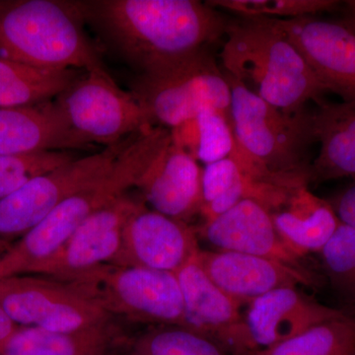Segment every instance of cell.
<instances>
[{
  "label": "cell",
  "instance_id": "30",
  "mask_svg": "<svg viewBox=\"0 0 355 355\" xmlns=\"http://www.w3.org/2000/svg\"><path fill=\"white\" fill-rule=\"evenodd\" d=\"M214 8L223 9L244 18H291L315 16L333 10L340 1L335 0H210L205 1Z\"/></svg>",
  "mask_w": 355,
  "mask_h": 355
},
{
  "label": "cell",
  "instance_id": "19",
  "mask_svg": "<svg viewBox=\"0 0 355 355\" xmlns=\"http://www.w3.org/2000/svg\"><path fill=\"white\" fill-rule=\"evenodd\" d=\"M67 123L55 100L0 108V155L92 148Z\"/></svg>",
  "mask_w": 355,
  "mask_h": 355
},
{
  "label": "cell",
  "instance_id": "9",
  "mask_svg": "<svg viewBox=\"0 0 355 355\" xmlns=\"http://www.w3.org/2000/svg\"><path fill=\"white\" fill-rule=\"evenodd\" d=\"M139 133L35 178L0 200V239L22 237L65 200L104 176Z\"/></svg>",
  "mask_w": 355,
  "mask_h": 355
},
{
  "label": "cell",
  "instance_id": "16",
  "mask_svg": "<svg viewBox=\"0 0 355 355\" xmlns=\"http://www.w3.org/2000/svg\"><path fill=\"white\" fill-rule=\"evenodd\" d=\"M197 233L219 251L263 257L310 272L303 263L304 258L292 251L280 237L270 210L254 200H242L220 216L203 222Z\"/></svg>",
  "mask_w": 355,
  "mask_h": 355
},
{
  "label": "cell",
  "instance_id": "26",
  "mask_svg": "<svg viewBox=\"0 0 355 355\" xmlns=\"http://www.w3.org/2000/svg\"><path fill=\"white\" fill-rule=\"evenodd\" d=\"M355 352V315L329 320L249 355H352Z\"/></svg>",
  "mask_w": 355,
  "mask_h": 355
},
{
  "label": "cell",
  "instance_id": "14",
  "mask_svg": "<svg viewBox=\"0 0 355 355\" xmlns=\"http://www.w3.org/2000/svg\"><path fill=\"white\" fill-rule=\"evenodd\" d=\"M319 302L297 286H282L248 303L243 312L247 355L270 349L318 324L345 316Z\"/></svg>",
  "mask_w": 355,
  "mask_h": 355
},
{
  "label": "cell",
  "instance_id": "5",
  "mask_svg": "<svg viewBox=\"0 0 355 355\" xmlns=\"http://www.w3.org/2000/svg\"><path fill=\"white\" fill-rule=\"evenodd\" d=\"M132 92L153 127L175 128L205 108L218 110L232 121L231 88L209 49L149 72L133 81Z\"/></svg>",
  "mask_w": 355,
  "mask_h": 355
},
{
  "label": "cell",
  "instance_id": "13",
  "mask_svg": "<svg viewBox=\"0 0 355 355\" xmlns=\"http://www.w3.org/2000/svg\"><path fill=\"white\" fill-rule=\"evenodd\" d=\"M200 251L197 230L146 203L128 219L114 265L140 266L176 273Z\"/></svg>",
  "mask_w": 355,
  "mask_h": 355
},
{
  "label": "cell",
  "instance_id": "23",
  "mask_svg": "<svg viewBox=\"0 0 355 355\" xmlns=\"http://www.w3.org/2000/svg\"><path fill=\"white\" fill-rule=\"evenodd\" d=\"M111 324L71 333L23 327L0 349V355H107L121 345Z\"/></svg>",
  "mask_w": 355,
  "mask_h": 355
},
{
  "label": "cell",
  "instance_id": "10",
  "mask_svg": "<svg viewBox=\"0 0 355 355\" xmlns=\"http://www.w3.org/2000/svg\"><path fill=\"white\" fill-rule=\"evenodd\" d=\"M0 307L19 326L60 333L107 326L113 317L65 282L43 275L0 280Z\"/></svg>",
  "mask_w": 355,
  "mask_h": 355
},
{
  "label": "cell",
  "instance_id": "2",
  "mask_svg": "<svg viewBox=\"0 0 355 355\" xmlns=\"http://www.w3.org/2000/svg\"><path fill=\"white\" fill-rule=\"evenodd\" d=\"M171 139V130L163 127H150L139 132L104 176L65 200L11 245L0 258V280L32 275L55 256L89 216L137 186Z\"/></svg>",
  "mask_w": 355,
  "mask_h": 355
},
{
  "label": "cell",
  "instance_id": "18",
  "mask_svg": "<svg viewBox=\"0 0 355 355\" xmlns=\"http://www.w3.org/2000/svg\"><path fill=\"white\" fill-rule=\"evenodd\" d=\"M202 177L197 159L172 137L135 188L155 211L188 222L202 209Z\"/></svg>",
  "mask_w": 355,
  "mask_h": 355
},
{
  "label": "cell",
  "instance_id": "29",
  "mask_svg": "<svg viewBox=\"0 0 355 355\" xmlns=\"http://www.w3.org/2000/svg\"><path fill=\"white\" fill-rule=\"evenodd\" d=\"M76 158L72 151L0 155V200L20 190L35 178Z\"/></svg>",
  "mask_w": 355,
  "mask_h": 355
},
{
  "label": "cell",
  "instance_id": "25",
  "mask_svg": "<svg viewBox=\"0 0 355 355\" xmlns=\"http://www.w3.org/2000/svg\"><path fill=\"white\" fill-rule=\"evenodd\" d=\"M177 141L203 164L230 156L235 146L232 121L214 108L202 109L175 130Z\"/></svg>",
  "mask_w": 355,
  "mask_h": 355
},
{
  "label": "cell",
  "instance_id": "17",
  "mask_svg": "<svg viewBox=\"0 0 355 355\" xmlns=\"http://www.w3.org/2000/svg\"><path fill=\"white\" fill-rule=\"evenodd\" d=\"M197 260L207 277L242 305L279 287L320 286V280L311 270H297L253 254L200 249Z\"/></svg>",
  "mask_w": 355,
  "mask_h": 355
},
{
  "label": "cell",
  "instance_id": "22",
  "mask_svg": "<svg viewBox=\"0 0 355 355\" xmlns=\"http://www.w3.org/2000/svg\"><path fill=\"white\" fill-rule=\"evenodd\" d=\"M270 214L282 239L302 258L320 253L340 225L328 200L314 195L308 184L296 189Z\"/></svg>",
  "mask_w": 355,
  "mask_h": 355
},
{
  "label": "cell",
  "instance_id": "24",
  "mask_svg": "<svg viewBox=\"0 0 355 355\" xmlns=\"http://www.w3.org/2000/svg\"><path fill=\"white\" fill-rule=\"evenodd\" d=\"M83 73L81 69H44L0 60V108L55 100Z\"/></svg>",
  "mask_w": 355,
  "mask_h": 355
},
{
  "label": "cell",
  "instance_id": "12",
  "mask_svg": "<svg viewBox=\"0 0 355 355\" xmlns=\"http://www.w3.org/2000/svg\"><path fill=\"white\" fill-rule=\"evenodd\" d=\"M144 203V198L133 197L128 191L98 210L79 226L55 256L32 275L67 282L95 266L114 263L121 251L123 227Z\"/></svg>",
  "mask_w": 355,
  "mask_h": 355
},
{
  "label": "cell",
  "instance_id": "1",
  "mask_svg": "<svg viewBox=\"0 0 355 355\" xmlns=\"http://www.w3.org/2000/svg\"><path fill=\"white\" fill-rule=\"evenodd\" d=\"M84 22L140 74L209 49L228 22L197 0H83Z\"/></svg>",
  "mask_w": 355,
  "mask_h": 355
},
{
  "label": "cell",
  "instance_id": "15",
  "mask_svg": "<svg viewBox=\"0 0 355 355\" xmlns=\"http://www.w3.org/2000/svg\"><path fill=\"white\" fill-rule=\"evenodd\" d=\"M175 275L183 294V328L216 340L236 355H247L241 303L207 277L197 257Z\"/></svg>",
  "mask_w": 355,
  "mask_h": 355
},
{
  "label": "cell",
  "instance_id": "20",
  "mask_svg": "<svg viewBox=\"0 0 355 355\" xmlns=\"http://www.w3.org/2000/svg\"><path fill=\"white\" fill-rule=\"evenodd\" d=\"M200 214L211 220L242 200L260 202L270 212L284 205L296 188L273 183L251 174L231 157L210 163L202 169Z\"/></svg>",
  "mask_w": 355,
  "mask_h": 355
},
{
  "label": "cell",
  "instance_id": "33",
  "mask_svg": "<svg viewBox=\"0 0 355 355\" xmlns=\"http://www.w3.org/2000/svg\"><path fill=\"white\" fill-rule=\"evenodd\" d=\"M345 3L347 7V17L342 22L355 32V0H350Z\"/></svg>",
  "mask_w": 355,
  "mask_h": 355
},
{
  "label": "cell",
  "instance_id": "32",
  "mask_svg": "<svg viewBox=\"0 0 355 355\" xmlns=\"http://www.w3.org/2000/svg\"><path fill=\"white\" fill-rule=\"evenodd\" d=\"M20 326L15 323L10 317L7 315L6 311L0 307V349L10 340Z\"/></svg>",
  "mask_w": 355,
  "mask_h": 355
},
{
  "label": "cell",
  "instance_id": "28",
  "mask_svg": "<svg viewBox=\"0 0 355 355\" xmlns=\"http://www.w3.org/2000/svg\"><path fill=\"white\" fill-rule=\"evenodd\" d=\"M319 254L331 287L355 302V227L340 223Z\"/></svg>",
  "mask_w": 355,
  "mask_h": 355
},
{
  "label": "cell",
  "instance_id": "11",
  "mask_svg": "<svg viewBox=\"0 0 355 355\" xmlns=\"http://www.w3.org/2000/svg\"><path fill=\"white\" fill-rule=\"evenodd\" d=\"M296 46L324 91L355 102V32L315 16L272 19Z\"/></svg>",
  "mask_w": 355,
  "mask_h": 355
},
{
  "label": "cell",
  "instance_id": "4",
  "mask_svg": "<svg viewBox=\"0 0 355 355\" xmlns=\"http://www.w3.org/2000/svg\"><path fill=\"white\" fill-rule=\"evenodd\" d=\"M84 24L77 1H0V60L55 70L99 67Z\"/></svg>",
  "mask_w": 355,
  "mask_h": 355
},
{
  "label": "cell",
  "instance_id": "7",
  "mask_svg": "<svg viewBox=\"0 0 355 355\" xmlns=\"http://www.w3.org/2000/svg\"><path fill=\"white\" fill-rule=\"evenodd\" d=\"M224 74L231 88L236 144L243 153L275 174L307 178L306 150L314 141L311 113H284Z\"/></svg>",
  "mask_w": 355,
  "mask_h": 355
},
{
  "label": "cell",
  "instance_id": "31",
  "mask_svg": "<svg viewBox=\"0 0 355 355\" xmlns=\"http://www.w3.org/2000/svg\"><path fill=\"white\" fill-rule=\"evenodd\" d=\"M340 223L355 227V181L328 200Z\"/></svg>",
  "mask_w": 355,
  "mask_h": 355
},
{
  "label": "cell",
  "instance_id": "34",
  "mask_svg": "<svg viewBox=\"0 0 355 355\" xmlns=\"http://www.w3.org/2000/svg\"><path fill=\"white\" fill-rule=\"evenodd\" d=\"M10 246V243L6 241V240L0 239V258H1L2 254L6 253Z\"/></svg>",
  "mask_w": 355,
  "mask_h": 355
},
{
  "label": "cell",
  "instance_id": "8",
  "mask_svg": "<svg viewBox=\"0 0 355 355\" xmlns=\"http://www.w3.org/2000/svg\"><path fill=\"white\" fill-rule=\"evenodd\" d=\"M55 101L91 146H113L153 127L135 94L114 83L103 64L85 70Z\"/></svg>",
  "mask_w": 355,
  "mask_h": 355
},
{
  "label": "cell",
  "instance_id": "35",
  "mask_svg": "<svg viewBox=\"0 0 355 355\" xmlns=\"http://www.w3.org/2000/svg\"><path fill=\"white\" fill-rule=\"evenodd\" d=\"M352 355H355V352H354V354H352Z\"/></svg>",
  "mask_w": 355,
  "mask_h": 355
},
{
  "label": "cell",
  "instance_id": "6",
  "mask_svg": "<svg viewBox=\"0 0 355 355\" xmlns=\"http://www.w3.org/2000/svg\"><path fill=\"white\" fill-rule=\"evenodd\" d=\"M64 282L112 316L184 327L183 294L175 273L104 263Z\"/></svg>",
  "mask_w": 355,
  "mask_h": 355
},
{
  "label": "cell",
  "instance_id": "21",
  "mask_svg": "<svg viewBox=\"0 0 355 355\" xmlns=\"http://www.w3.org/2000/svg\"><path fill=\"white\" fill-rule=\"evenodd\" d=\"M311 130L320 151L308 168V186L355 176V102L322 105L311 113Z\"/></svg>",
  "mask_w": 355,
  "mask_h": 355
},
{
  "label": "cell",
  "instance_id": "3",
  "mask_svg": "<svg viewBox=\"0 0 355 355\" xmlns=\"http://www.w3.org/2000/svg\"><path fill=\"white\" fill-rule=\"evenodd\" d=\"M221 51L223 71L250 92L288 114L307 112L324 89L296 46L270 18L228 23Z\"/></svg>",
  "mask_w": 355,
  "mask_h": 355
},
{
  "label": "cell",
  "instance_id": "27",
  "mask_svg": "<svg viewBox=\"0 0 355 355\" xmlns=\"http://www.w3.org/2000/svg\"><path fill=\"white\" fill-rule=\"evenodd\" d=\"M130 355H227L207 336L177 326L147 331L130 345Z\"/></svg>",
  "mask_w": 355,
  "mask_h": 355
}]
</instances>
